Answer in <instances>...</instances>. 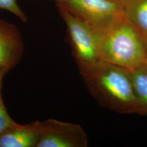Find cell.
<instances>
[{
	"instance_id": "15",
	"label": "cell",
	"mask_w": 147,
	"mask_h": 147,
	"mask_svg": "<svg viewBox=\"0 0 147 147\" xmlns=\"http://www.w3.org/2000/svg\"><path fill=\"white\" fill-rule=\"evenodd\" d=\"M53 1H55L56 2V3H63V2H67L69 0H53Z\"/></svg>"
},
{
	"instance_id": "14",
	"label": "cell",
	"mask_w": 147,
	"mask_h": 147,
	"mask_svg": "<svg viewBox=\"0 0 147 147\" xmlns=\"http://www.w3.org/2000/svg\"><path fill=\"white\" fill-rule=\"evenodd\" d=\"M110 1H112L113 2H115L117 3L121 4L122 5H123L124 2L126 1V0H110Z\"/></svg>"
},
{
	"instance_id": "2",
	"label": "cell",
	"mask_w": 147,
	"mask_h": 147,
	"mask_svg": "<svg viewBox=\"0 0 147 147\" xmlns=\"http://www.w3.org/2000/svg\"><path fill=\"white\" fill-rule=\"evenodd\" d=\"M100 52L101 60L130 71L143 67L146 58L144 39L126 18L101 32Z\"/></svg>"
},
{
	"instance_id": "12",
	"label": "cell",
	"mask_w": 147,
	"mask_h": 147,
	"mask_svg": "<svg viewBox=\"0 0 147 147\" xmlns=\"http://www.w3.org/2000/svg\"><path fill=\"white\" fill-rule=\"evenodd\" d=\"M144 40H145V44H146V61L144 65V67L146 68L147 69V37L144 38Z\"/></svg>"
},
{
	"instance_id": "11",
	"label": "cell",
	"mask_w": 147,
	"mask_h": 147,
	"mask_svg": "<svg viewBox=\"0 0 147 147\" xmlns=\"http://www.w3.org/2000/svg\"><path fill=\"white\" fill-rule=\"evenodd\" d=\"M0 9L9 11L24 22L27 21L26 15L18 5L16 0H0Z\"/></svg>"
},
{
	"instance_id": "10",
	"label": "cell",
	"mask_w": 147,
	"mask_h": 147,
	"mask_svg": "<svg viewBox=\"0 0 147 147\" xmlns=\"http://www.w3.org/2000/svg\"><path fill=\"white\" fill-rule=\"evenodd\" d=\"M2 82L0 84V135L17 124L7 113L2 99Z\"/></svg>"
},
{
	"instance_id": "9",
	"label": "cell",
	"mask_w": 147,
	"mask_h": 147,
	"mask_svg": "<svg viewBox=\"0 0 147 147\" xmlns=\"http://www.w3.org/2000/svg\"><path fill=\"white\" fill-rule=\"evenodd\" d=\"M130 73L134 89L142 112H147V69L142 67Z\"/></svg>"
},
{
	"instance_id": "4",
	"label": "cell",
	"mask_w": 147,
	"mask_h": 147,
	"mask_svg": "<svg viewBox=\"0 0 147 147\" xmlns=\"http://www.w3.org/2000/svg\"><path fill=\"white\" fill-rule=\"evenodd\" d=\"M56 4L100 32L109 30L125 19L123 6L110 0H69Z\"/></svg>"
},
{
	"instance_id": "6",
	"label": "cell",
	"mask_w": 147,
	"mask_h": 147,
	"mask_svg": "<svg viewBox=\"0 0 147 147\" xmlns=\"http://www.w3.org/2000/svg\"><path fill=\"white\" fill-rule=\"evenodd\" d=\"M21 33L15 25L0 19V70L9 72L21 61L24 53Z\"/></svg>"
},
{
	"instance_id": "7",
	"label": "cell",
	"mask_w": 147,
	"mask_h": 147,
	"mask_svg": "<svg viewBox=\"0 0 147 147\" xmlns=\"http://www.w3.org/2000/svg\"><path fill=\"white\" fill-rule=\"evenodd\" d=\"M41 135V121L18 124L0 135V147H37Z\"/></svg>"
},
{
	"instance_id": "8",
	"label": "cell",
	"mask_w": 147,
	"mask_h": 147,
	"mask_svg": "<svg viewBox=\"0 0 147 147\" xmlns=\"http://www.w3.org/2000/svg\"><path fill=\"white\" fill-rule=\"evenodd\" d=\"M123 6L126 20L147 37V0H126Z\"/></svg>"
},
{
	"instance_id": "13",
	"label": "cell",
	"mask_w": 147,
	"mask_h": 147,
	"mask_svg": "<svg viewBox=\"0 0 147 147\" xmlns=\"http://www.w3.org/2000/svg\"><path fill=\"white\" fill-rule=\"evenodd\" d=\"M7 73L5 71H2V70H0V84L2 82V80L3 78H4V76H5V74Z\"/></svg>"
},
{
	"instance_id": "1",
	"label": "cell",
	"mask_w": 147,
	"mask_h": 147,
	"mask_svg": "<svg viewBox=\"0 0 147 147\" xmlns=\"http://www.w3.org/2000/svg\"><path fill=\"white\" fill-rule=\"evenodd\" d=\"M82 76L90 93L100 105L121 113L142 112L130 70L101 60Z\"/></svg>"
},
{
	"instance_id": "5",
	"label": "cell",
	"mask_w": 147,
	"mask_h": 147,
	"mask_svg": "<svg viewBox=\"0 0 147 147\" xmlns=\"http://www.w3.org/2000/svg\"><path fill=\"white\" fill-rule=\"evenodd\" d=\"M87 137L79 124L49 119L41 122L37 147H86Z\"/></svg>"
},
{
	"instance_id": "3",
	"label": "cell",
	"mask_w": 147,
	"mask_h": 147,
	"mask_svg": "<svg viewBox=\"0 0 147 147\" xmlns=\"http://www.w3.org/2000/svg\"><path fill=\"white\" fill-rule=\"evenodd\" d=\"M65 22L74 57L81 75L87 73L99 63L101 32L90 26L62 5H57Z\"/></svg>"
}]
</instances>
